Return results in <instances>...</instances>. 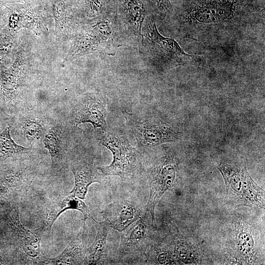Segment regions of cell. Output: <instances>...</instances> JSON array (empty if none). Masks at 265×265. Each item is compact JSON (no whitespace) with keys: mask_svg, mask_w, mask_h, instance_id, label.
<instances>
[{"mask_svg":"<svg viewBox=\"0 0 265 265\" xmlns=\"http://www.w3.org/2000/svg\"><path fill=\"white\" fill-rule=\"evenodd\" d=\"M70 209L81 212L84 216V222L89 218L95 222H97L90 213L83 200L69 193L68 195L58 196L50 203L46 210L43 225L39 230L42 233L45 230L50 231L60 215Z\"/></svg>","mask_w":265,"mask_h":265,"instance_id":"obj_10","label":"cell"},{"mask_svg":"<svg viewBox=\"0 0 265 265\" xmlns=\"http://www.w3.org/2000/svg\"><path fill=\"white\" fill-rule=\"evenodd\" d=\"M81 2L85 10L96 15H101L106 11V0H77Z\"/></svg>","mask_w":265,"mask_h":265,"instance_id":"obj_19","label":"cell"},{"mask_svg":"<svg viewBox=\"0 0 265 265\" xmlns=\"http://www.w3.org/2000/svg\"><path fill=\"white\" fill-rule=\"evenodd\" d=\"M13 0H0V3H7L8 2H10Z\"/></svg>","mask_w":265,"mask_h":265,"instance_id":"obj_22","label":"cell"},{"mask_svg":"<svg viewBox=\"0 0 265 265\" xmlns=\"http://www.w3.org/2000/svg\"><path fill=\"white\" fill-rule=\"evenodd\" d=\"M97 231L93 243L86 250V265H101L106 256V241L110 226L106 221L96 223Z\"/></svg>","mask_w":265,"mask_h":265,"instance_id":"obj_14","label":"cell"},{"mask_svg":"<svg viewBox=\"0 0 265 265\" xmlns=\"http://www.w3.org/2000/svg\"><path fill=\"white\" fill-rule=\"evenodd\" d=\"M121 110L139 149L144 152L158 145L180 139L181 133L168 124L158 119L129 112L124 108Z\"/></svg>","mask_w":265,"mask_h":265,"instance_id":"obj_2","label":"cell"},{"mask_svg":"<svg viewBox=\"0 0 265 265\" xmlns=\"http://www.w3.org/2000/svg\"><path fill=\"white\" fill-rule=\"evenodd\" d=\"M86 250L81 240L77 237L69 242L60 255L47 260L45 264L55 265L86 264Z\"/></svg>","mask_w":265,"mask_h":265,"instance_id":"obj_15","label":"cell"},{"mask_svg":"<svg viewBox=\"0 0 265 265\" xmlns=\"http://www.w3.org/2000/svg\"><path fill=\"white\" fill-rule=\"evenodd\" d=\"M96 137L112 154L113 159L109 165L98 167L104 176H117L129 182L141 175L140 152L132 147L126 136L108 130H101Z\"/></svg>","mask_w":265,"mask_h":265,"instance_id":"obj_1","label":"cell"},{"mask_svg":"<svg viewBox=\"0 0 265 265\" xmlns=\"http://www.w3.org/2000/svg\"><path fill=\"white\" fill-rule=\"evenodd\" d=\"M30 150L17 144L10 135L9 127L0 133V154L5 156L20 155L27 153Z\"/></svg>","mask_w":265,"mask_h":265,"instance_id":"obj_17","label":"cell"},{"mask_svg":"<svg viewBox=\"0 0 265 265\" xmlns=\"http://www.w3.org/2000/svg\"><path fill=\"white\" fill-rule=\"evenodd\" d=\"M106 10L129 35L139 38L150 9L145 0H106Z\"/></svg>","mask_w":265,"mask_h":265,"instance_id":"obj_5","label":"cell"},{"mask_svg":"<svg viewBox=\"0 0 265 265\" xmlns=\"http://www.w3.org/2000/svg\"><path fill=\"white\" fill-rule=\"evenodd\" d=\"M150 12L169 13L173 9L170 0H145Z\"/></svg>","mask_w":265,"mask_h":265,"instance_id":"obj_20","label":"cell"},{"mask_svg":"<svg viewBox=\"0 0 265 265\" xmlns=\"http://www.w3.org/2000/svg\"><path fill=\"white\" fill-rule=\"evenodd\" d=\"M225 183L227 193L239 205L264 208V190L250 176L245 166L221 164L218 167Z\"/></svg>","mask_w":265,"mask_h":265,"instance_id":"obj_3","label":"cell"},{"mask_svg":"<svg viewBox=\"0 0 265 265\" xmlns=\"http://www.w3.org/2000/svg\"><path fill=\"white\" fill-rule=\"evenodd\" d=\"M235 0H199L191 8V15L200 22L215 21L229 16Z\"/></svg>","mask_w":265,"mask_h":265,"instance_id":"obj_12","label":"cell"},{"mask_svg":"<svg viewBox=\"0 0 265 265\" xmlns=\"http://www.w3.org/2000/svg\"><path fill=\"white\" fill-rule=\"evenodd\" d=\"M148 212H145L135 222L122 231L119 252L124 256L145 252L148 239Z\"/></svg>","mask_w":265,"mask_h":265,"instance_id":"obj_8","label":"cell"},{"mask_svg":"<svg viewBox=\"0 0 265 265\" xmlns=\"http://www.w3.org/2000/svg\"><path fill=\"white\" fill-rule=\"evenodd\" d=\"M159 160L149 165L142 163L141 173L146 174L150 190L145 211L150 213L154 225L156 204L165 192L173 186L178 169L177 163L171 156H163Z\"/></svg>","mask_w":265,"mask_h":265,"instance_id":"obj_4","label":"cell"},{"mask_svg":"<svg viewBox=\"0 0 265 265\" xmlns=\"http://www.w3.org/2000/svg\"><path fill=\"white\" fill-rule=\"evenodd\" d=\"M92 162L86 160L76 161L72 164L71 170L74 177V186L69 192L84 200L89 186L93 183H101L104 176L100 173Z\"/></svg>","mask_w":265,"mask_h":265,"instance_id":"obj_11","label":"cell"},{"mask_svg":"<svg viewBox=\"0 0 265 265\" xmlns=\"http://www.w3.org/2000/svg\"><path fill=\"white\" fill-rule=\"evenodd\" d=\"M143 212L135 201L124 199L109 204L101 214L110 227L121 233L136 221Z\"/></svg>","mask_w":265,"mask_h":265,"instance_id":"obj_7","label":"cell"},{"mask_svg":"<svg viewBox=\"0 0 265 265\" xmlns=\"http://www.w3.org/2000/svg\"><path fill=\"white\" fill-rule=\"evenodd\" d=\"M3 113L2 112V110L0 107V121L2 120L3 118Z\"/></svg>","mask_w":265,"mask_h":265,"instance_id":"obj_21","label":"cell"},{"mask_svg":"<svg viewBox=\"0 0 265 265\" xmlns=\"http://www.w3.org/2000/svg\"><path fill=\"white\" fill-rule=\"evenodd\" d=\"M106 101L105 97L89 95L82 98L75 109L74 119L76 125L89 123L96 130H108L106 122Z\"/></svg>","mask_w":265,"mask_h":265,"instance_id":"obj_6","label":"cell"},{"mask_svg":"<svg viewBox=\"0 0 265 265\" xmlns=\"http://www.w3.org/2000/svg\"><path fill=\"white\" fill-rule=\"evenodd\" d=\"M21 128L25 136L30 141L39 139L44 132L41 123L33 119L25 120L23 122Z\"/></svg>","mask_w":265,"mask_h":265,"instance_id":"obj_18","label":"cell"},{"mask_svg":"<svg viewBox=\"0 0 265 265\" xmlns=\"http://www.w3.org/2000/svg\"><path fill=\"white\" fill-rule=\"evenodd\" d=\"M43 142L51 156L53 168H56L62 162L64 154L60 130L57 127L49 130Z\"/></svg>","mask_w":265,"mask_h":265,"instance_id":"obj_16","label":"cell"},{"mask_svg":"<svg viewBox=\"0 0 265 265\" xmlns=\"http://www.w3.org/2000/svg\"><path fill=\"white\" fill-rule=\"evenodd\" d=\"M12 216V224L19 245L23 251L32 258L37 257L40 253V244L42 233L38 230L32 232L21 223L17 210Z\"/></svg>","mask_w":265,"mask_h":265,"instance_id":"obj_13","label":"cell"},{"mask_svg":"<svg viewBox=\"0 0 265 265\" xmlns=\"http://www.w3.org/2000/svg\"><path fill=\"white\" fill-rule=\"evenodd\" d=\"M141 34V49L144 53L157 51L174 56H189L173 39L166 38L159 32L155 22L146 24Z\"/></svg>","mask_w":265,"mask_h":265,"instance_id":"obj_9","label":"cell"}]
</instances>
